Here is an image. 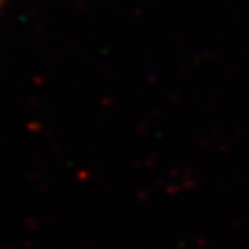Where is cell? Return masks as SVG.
Returning a JSON list of instances; mask_svg holds the SVG:
<instances>
[{"mask_svg":"<svg viewBox=\"0 0 249 249\" xmlns=\"http://www.w3.org/2000/svg\"><path fill=\"white\" fill-rule=\"evenodd\" d=\"M2 2H4V0H0V5H2Z\"/></svg>","mask_w":249,"mask_h":249,"instance_id":"cell-1","label":"cell"}]
</instances>
